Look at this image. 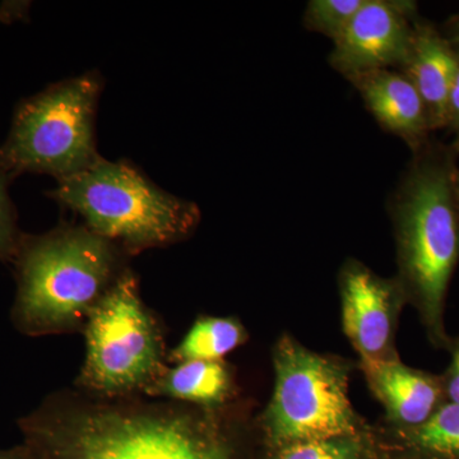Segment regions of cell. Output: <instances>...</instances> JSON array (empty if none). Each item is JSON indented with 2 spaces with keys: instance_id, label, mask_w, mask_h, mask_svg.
<instances>
[{
  "instance_id": "6da1fadb",
  "label": "cell",
  "mask_w": 459,
  "mask_h": 459,
  "mask_svg": "<svg viewBox=\"0 0 459 459\" xmlns=\"http://www.w3.org/2000/svg\"><path fill=\"white\" fill-rule=\"evenodd\" d=\"M18 427L32 459H234L212 418L174 404L54 395Z\"/></svg>"
},
{
  "instance_id": "7a4b0ae2",
  "label": "cell",
  "mask_w": 459,
  "mask_h": 459,
  "mask_svg": "<svg viewBox=\"0 0 459 459\" xmlns=\"http://www.w3.org/2000/svg\"><path fill=\"white\" fill-rule=\"evenodd\" d=\"M455 155L452 147L428 141L413 152L389 198L398 282L439 343L446 342L444 304L459 261V208L453 189Z\"/></svg>"
},
{
  "instance_id": "3957f363",
  "label": "cell",
  "mask_w": 459,
  "mask_h": 459,
  "mask_svg": "<svg viewBox=\"0 0 459 459\" xmlns=\"http://www.w3.org/2000/svg\"><path fill=\"white\" fill-rule=\"evenodd\" d=\"M126 255L84 225L23 234L12 261L17 282L12 322L27 336L83 327L96 304L128 270Z\"/></svg>"
},
{
  "instance_id": "277c9868",
  "label": "cell",
  "mask_w": 459,
  "mask_h": 459,
  "mask_svg": "<svg viewBox=\"0 0 459 459\" xmlns=\"http://www.w3.org/2000/svg\"><path fill=\"white\" fill-rule=\"evenodd\" d=\"M47 195L80 214L87 229L128 255L186 240L201 221L195 202L159 188L129 162L104 157L57 180Z\"/></svg>"
},
{
  "instance_id": "5b68a950",
  "label": "cell",
  "mask_w": 459,
  "mask_h": 459,
  "mask_svg": "<svg viewBox=\"0 0 459 459\" xmlns=\"http://www.w3.org/2000/svg\"><path fill=\"white\" fill-rule=\"evenodd\" d=\"M101 91V77L89 72L21 101L0 146V170L11 180L22 174L63 180L91 168L101 157L95 134Z\"/></svg>"
},
{
  "instance_id": "8992f818",
  "label": "cell",
  "mask_w": 459,
  "mask_h": 459,
  "mask_svg": "<svg viewBox=\"0 0 459 459\" xmlns=\"http://www.w3.org/2000/svg\"><path fill=\"white\" fill-rule=\"evenodd\" d=\"M83 331L86 359L77 385L90 394L117 400L146 392L168 368L161 327L131 270L96 304Z\"/></svg>"
},
{
  "instance_id": "52a82bcc",
  "label": "cell",
  "mask_w": 459,
  "mask_h": 459,
  "mask_svg": "<svg viewBox=\"0 0 459 459\" xmlns=\"http://www.w3.org/2000/svg\"><path fill=\"white\" fill-rule=\"evenodd\" d=\"M274 391L263 421L272 443L287 446L356 437L359 424L344 365L285 336L274 350Z\"/></svg>"
},
{
  "instance_id": "ba28073f",
  "label": "cell",
  "mask_w": 459,
  "mask_h": 459,
  "mask_svg": "<svg viewBox=\"0 0 459 459\" xmlns=\"http://www.w3.org/2000/svg\"><path fill=\"white\" fill-rule=\"evenodd\" d=\"M416 3L407 0H367L349 26L333 41L328 62L343 75L394 69L410 56Z\"/></svg>"
},
{
  "instance_id": "9c48e42d",
  "label": "cell",
  "mask_w": 459,
  "mask_h": 459,
  "mask_svg": "<svg viewBox=\"0 0 459 459\" xmlns=\"http://www.w3.org/2000/svg\"><path fill=\"white\" fill-rule=\"evenodd\" d=\"M344 333L362 361L394 360L395 318L403 289L377 276L360 262L349 261L340 273Z\"/></svg>"
},
{
  "instance_id": "30bf717a",
  "label": "cell",
  "mask_w": 459,
  "mask_h": 459,
  "mask_svg": "<svg viewBox=\"0 0 459 459\" xmlns=\"http://www.w3.org/2000/svg\"><path fill=\"white\" fill-rule=\"evenodd\" d=\"M360 93L377 123L409 144L412 152L424 146L431 131L427 108L412 82L394 69L360 72L346 77Z\"/></svg>"
},
{
  "instance_id": "8fae6325",
  "label": "cell",
  "mask_w": 459,
  "mask_h": 459,
  "mask_svg": "<svg viewBox=\"0 0 459 459\" xmlns=\"http://www.w3.org/2000/svg\"><path fill=\"white\" fill-rule=\"evenodd\" d=\"M398 72L409 78L421 96L431 131L446 128L449 98L459 74V56L451 42L418 17L410 56Z\"/></svg>"
},
{
  "instance_id": "7c38bea8",
  "label": "cell",
  "mask_w": 459,
  "mask_h": 459,
  "mask_svg": "<svg viewBox=\"0 0 459 459\" xmlns=\"http://www.w3.org/2000/svg\"><path fill=\"white\" fill-rule=\"evenodd\" d=\"M370 388L395 421L416 428L439 409V383L421 371L394 360L364 362Z\"/></svg>"
},
{
  "instance_id": "4fadbf2b",
  "label": "cell",
  "mask_w": 459,
  "mask_h": 459,
  "mask_svg": "<svg viewBox=\"0 0 459 459\" xmlns=\"http://www.w3.org/2000/svg\"><path fill=\"white\" fill-rule=\"evenodd\" d=\"M231 391V373L222 361H186L166 368L144 394L214 409L225 403Z\"/></svg>"
},
{
  "instance_id": "5bb4252c",
  "label": "cell",
  "mask_w": 459,
  "mask_h": 459,
  "mask_svg": "<svg viewBox=\"0 0 459 459\" xmlns=\"http://www.w3.org/2000/svg\"><path fill=\"white\" fill-rule=\"evenodd\" d=\"M247 340L246 328L234 318L202 316L169 355L172 362L222 361Z\"/></svg>"
},
{
  "instance_id": "9a60e30c",
  "label": "cell",
  "mask_w": 459,
  "mask_h": 459,
  "mask_svg": "<svg viewBox=\"0 0 459 459\" xmlns=\"http://www.w3.org/2000/svg\"><path fill=\"white\" fill-rule=\"evenodd\" d=\"M411 437L422 451L459 457V404L449 402L439 407L428 421L413 428Z\"/></svg>"
},
{
  "instance_id": "2e32d148",
  "label": "cell",
  "mask_w": 459,
  "mask_h": 459,
  "mask_svg": "<svg viewBox=\"0 0 459 459\" xmlns=\"http://www.w3.org/2000/svg\"><path fill=\"white\" fill-rule=\"evenodd\" d=\"M365 2L367 0H310L305 7L304 27L334 41Z\"/></svg>"
},
{
  "instance_id": "e0dca14e",
  "label": "cell",
  "mask_w": 459,
  "mask_h": 459,
  "mask_svg": "<svg viewBox=\"0 0 459 459\" xmlns=\"http://www.w3.org/2000/svg\"><path fill=\"white\" fill-rule=\"evenodd\" d=\"M276 459H360L356 437L314 440L283 446Z\"/></svg>"
},
{
  "instance_id": "ac0fdd59",
  "label": "cell",
  "mask_w": 459,
  "mask_h": 459,
  "mask_svg": "<svg viewBox=\"0 0 459 459\" xmlns=\"http://www.w3.org/2000/svg\"><path fill=\"white\" fill-rule=\"evenodd\" d=\"M9 178L0 170V262L12 263L23 232L17 225V213L9 197Z\"/></svg>"
},
{
  "instance_id": "d6986e66",
  "label": "cell",
  "mask_w": 459,
  "mask_h": 459,
  "mask_svg": "<svg viewBox=\"0 0 459 459\" xmlns=\"http://www.w3.org/2000/svg\"><path fill=\"white\" fill-rule=\"evenodd\" d=\"M446 126H449L452 132L455 133V138L452 148L455 153H459V74L455 86H453L451 98H449L448 123H446Z\"/></svg>"
},
{
  "instance_id": "ffe728a7",
  "label": "cell",
  "mask_w": 459,
  "mask_h": 459,
  "mask_svg": "<svg viewBox=\"0 0 459 459\" xmlns=\"http://www.w3.org/2000/svg\"><path fill=\"white\" fill-rule=\"evenodd\" d=\"M446 394L448 395L451 403L459 404V341L453 351L451 368L446 376Z\"/></svg>"
},
{
  "instance_id": "44dd1931",
  "label": "cell",
  "mask_w": 459,
  "mask_h": 459,
  "mask_svg": "<svg viewBox=\"0 0 459 459\" xmlns=\"http://www.w3.org/2000/svg\"><path fill=\"white\" fill-rule=\"evenodd\" d=\"M446 40L451 42L453 49L459 56V14L452 18L449 21L448 26H446Z\"/></svg>"
},
{
  "instance_id": "7402d4cb",
  "label": "cell",
  "mask_w": 459,
  "mask_h": 459,
  "mask_svg": "<svg viewBox=\"0 0 459 459\" xmlns=\"http://www.w3.org/2000/svg\"><path fill=\"white\" fill-rule=\"evenodd\" d=\"M0 459H32L23 444L11 449H0Z\"/></svg>"
},
{
  "instance_id": "603a6c76",
  "label": "cell",
  "mask_w": 459,
  "mask_h": 459,
  "mask_svg": "<svg viewBox=\"0 0 459 459\" xmlns=\"http://www.w3.org/2000/svg\"><path fill=\"white\" fill-rule=\"evenodd\" d=\"M453 189H455V201H457L459 208V170L455 169V175H453Z\"/></svg>"
}]
</instances>
